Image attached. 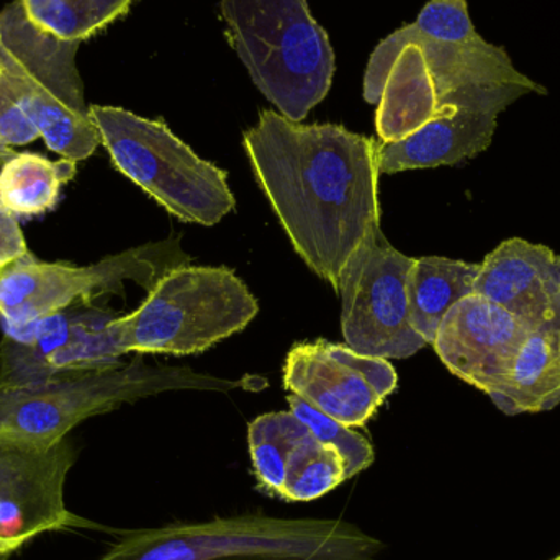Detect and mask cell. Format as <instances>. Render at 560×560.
<instances>
[{
    "instance_id": "cell-1",
    "label": "cell",
    "mask_w": 560,
    "mask_h": 560,
    "mask_svg": "<svg viewBox=\"0 0 560 560\" xmlns=\"http://www.w3.org/2000/svg\"><path fill=\"white\" fill-rule=\"evenodd\" d=\"M256 180L296 255L338 292L352 253L378 223V144L339 125L262 110L245 137Z\"/></svg>"
},
{
    "instance_id": "cell-2",
    "label": "cell",
    "mask_w": 560,
    "mask_h": 560,
    "mask_svg": "<svg viewBox=\"0 0 560 560\" xmlns=\"http://www.w3.org/2000/svg\"><path fill=\"white\" fill-rule=\"evenodd\" d=\"M384 549L342 520L249 513L124 533L97 560H378Z\"/></svg>"
},
{
    "instance_id": "cell-3",
    "label": "cell",
    "mask_w": 560,
    "mask_h": 560,
    "mask_svg": "<svg viewBox=\"0 0 560 560\" xmlns=\"http://www.w3.org/2000/svg\"><path fill=\"white\" fill-rule=\"evenodd\" d=\"M226 36L261 94L290 121L325 101L335 49L306 0H222Z\"/></svg>"
},
{
    "instance_id": "cell-4",
    "label": "cell",
    "mask_w": 560,
    "mask_h": 560,
    "mask_svg": "<svg viewBox=\"0 0 560 560\" xmlns=\"http://www.w3.org/2000/svg\"><path fill=\"white\" fill-rule=\"evenodd\" d=\"M238 387H245V382L196 374L190 369L151 368L141 361L45 384L0 385V436L56 444L89 418L161 392Z\"/></svg>"
},
{
    "instance_id": "cell-5",
    "label": "cell",
    "mask_w": 560,
    "mask_h": 560,
    "mask_svg": "<svg viewBox=\"0 0 560 560\" xmlns=\"http://www.w3.org/2000/svg\"><path fill=\"white\" fill-rule=\"evenodd\" d=\"M79 43L36 28L19 0L0 12V81L30 115L46 147L81 163L101 147L75 65Z\"/></svg>"
},
{
    "instance_id": "cell-6",
    "label": "cell",
    "mask_w": 560,
    "mask_h": 560,
    "mask_svg": "<svg viewBox=\"0 0 560 560\" xmlns=\"http://www.w3.org/2000/svg\"><path fill=\"white\" fill-rule=\"evenodd\" d=\"M89 117L114 166L180 222L213 226L235 210L226 174L164 121L108 105H89Z\"/></svg>"
},
{
    "instance_id": "cell-7",
    "label": "cell",
    "mask_w": 560,
    "mask_h": 560,
    "mask_svg": "<svg viewBox=\"0 0 560 560\" xmlns=\"http://www.w3.org/2000/svg\"><path fill=\"white\" fill-rule=\"evenodd\" d=\"M258 310L235 272L186 265L164 276L130 315L117 316L112 329L124 355L196 354L245 329Z\"/></svg>"
},
{
    "instance_id": "cell-8",
    "label": "cell",
    "mask_w": 560,
    "mask_h": 560,
    "mask_svg": "<svg viewBox=\"0 0 560 560\" xmlns=\"http://www.w3.org/2000/svg\"><path fill=\"white\" fill-rule=\"evenodd\" d=\"M189 262L177 238L137 246L89 266L38 261L30 255L0 275V325L22 328L92 305L101 296L124 293L127 280L150 293L164 276Z\"/></svg>"
},
{
    "instance_id": "cell-9",
    "label": "cell",
    "mask_w": 560,
    "mask_h": 560,
    "mask_svg": "<svg viewBox=\"0 0 560 560\" xmlns=\"http://www.w3.org/2000/svg\"><path fill=\"white\" fill-rule=\"evenodd\" d=\"M413 258L395 249L381 225L352 253L339 278L346 346L362 355L407 359L427 345L411 326L408 275Z\"/></svg>"
},
{
    "instance_id": "cell-10",
    "label": "cell",
    "mask_w": 560,
    "mask_h": 560,
    "mask_svg": "<svg viewBox=\"0 0 560 560\" xmlns=\"http://www.w3.org/2000/svg\"><path fill=\"white\" fill-rule=\"evenodd\" d=\"M78 454L69 438L35 444L0 436V560L46 533L104 529L66 505V482Z\"/></svg>"
},
{
    "instance_id": "cell-11",
    "label": "cell",
    "mask_w": 560,
    "mask_h": 560,
    "mask_svg": "<svg viewBox=\"0 0 560 560\" xmlns=\"http://www.w3.org/2000/svg\"><path fill=\"white\" fill-rule=\"evenodd\" d=\"M117 313L74 306L22 328L3 329L0 385H32L120 368Z\"/></svg>"
},
{
    "instance_id": "cell-12",
    "label": "cell",
    "mask_w": 560,
    "mask_h": 560,
    "mask_svg": "<svg viewBox=\"0 0 560 560\" xmlns=\"http://www.w3.org/2000/svg\"><path fill=\"white\" fill-rule=\"evenodd\" d=\"M528 94L546 95L548 89L528 79L453 92L444 98L436 117L417 133L397 143L378 144V171L395 174L472 160L492 144L500 114Z\"/></svg>"
},
{
    "instance_id": "cell-13",
    "label": "cell",
    "mask_w": 560,
    "mask_h": 560,
    "mask_svg": "<svg viewBox=\"0 0 560 560\" xmlns=\"http://www.w3.org/2000/svg\"><path fill=\"white\" fill-rule=\"evenodd\" d=\"M283 384L326 417L348 428H361L397 388L398 377L387 359L316 341L292 348L283 368Z\"/></svg>"
},
{
    "instance_id": "cell-14",
    "label": "cell",
    "mask_w": 560,
    "mask_h": 560,
    "mask_svg": "<svg viewBox=\"0 0 560 560\" xmlns=\"http://www.w3.org/2000/svg\"><path fill=\"white\" fill-rule=\"evenodd\" d=\"M532 329L502 306L472 293L447 312L431 346L451 374L495 400L505 394Z\"/></svg>"
},
{
    "instance_id": "cell-15",
    "label": "cell",
    "mask_w": 560,
    "mask_h": 560,
    "mask_svg": "<svg viewBox=\"0 0 560 560\" xmlns=\"http://www.w3.org/2000/svg\"><path fill=\"white\" fill-rule=\"evenodd\" d=\"M474 293L535 328L560 308V255L526 240H505L480 265Z\"/></svg>"
},
{
    "instance_id": "cell-16",
    "label": "cell",
    "mask_w": 560,
    "mask_h": 560,
    "mask_svg": "<svg viewBox=\"0 0 560 560\" xmlns=\"http://www.w3.org/2000/svg\"><path fill=\"white\" fill-rule=\"evenodd\" d=\"M505 415L541 413L560 404V308L529 331L505 394L492 400Z\"/></svg>"
},
{
    "instance_id": "cell-17",
    "label": "cell",
    "mask_w": 560,
    "mask_h": 560,
    "mask_svg": "<svg viewBox=\"0 0 560 560\" xmlns=\"http://www.w3.org/2000/svg\"><path fill=\"white\" fill-rule=\"evenodd\" d=\"M480 265L424 256L415 259L408 275V306L415 331L433 345L438 328L451 308L472 295Z\"/></svg>"
},
{
    "instance_id": "cell-18",
    "label": "cell",
    "mask_w": 560,
    "mask_h": 560,
    "mask_svg": "<svg viewBox=\"0 0 560 560\" xmlns=\"http://www.w3.org/2000/svg\"><path fill=\"white\" fill-rule=\"evenodd\" d=\"M78 174V163L61 158L48 160L38 153H16L0 167V206L15 217L51 212L62 187Z\"/></svg>"
},
{
    "instance_id": "cell-19",
    "label": "cell",
    "mask_w": 560,
    "mask_h": 560,
    "mask_svg": "<svg viewBox=\"0 0 560 560\" xmlns=\"http://www.w3.org/2000/svg\"><path fill=\"white\" fill-rule=\"evenodd\" d=\"M26 19L62 42L81 43L128 15L137 0H19Z\"/></svg>"
},
{
    "instance_id": "cell-20",
    "label": "cell",
    "mask_w": 560,
    "mask_h": 560,
    "mask_svg": "<svg viewBox=\"0 0 560 560\" xmlns=\"http://www.w3.org/2000/svg\"><path fill=\"white\" fill-rule=\"evenodd\" d=\"M345 482L348 477L341 453L308 431L287 453L278 499L290 503L313 502Z\"/></svg>"
},
{
    "instance_id": "cell-21",
    "label": "cell",
    "mask_w": 560,
    "mask_h": 560,
    "mask_svg": "<svg viewBox=\"0 0 560 560\" xmlns=\"http://www.w3.org/2000/svg\"><path fill=\"white\" fill-rule=\"evenodd\" d=\"M308 431L292 411L262 415L249 424L248 443L253 472L259 489L266 495L278 499L287 453Z\"/></svg>"
},
{
    "instance_id": "cell-22",
    "label": "cell",
    "mask_w": 560,
    "mask_h": 560,
    "mask_svg": "<svg viewBox=\"0 0 560 560\" xmlns=\"http://www.w3.org/2000/svg\"><path fill=\"white\" fill-rule=\"evenodd\" d=\"M290 411L308 428L310 433L322 441V443L335 446L341 453L346 463V477L351 480L359 476L374 463V447L369 443L368 438L362 436L352 428L345 427L339 421L326 417L322 411L306 404L302 398L290 395Z\"/></svg>"
},
{
    "instance_id": "cell-23",
    "label": "cell",
    "mask_w": 560,
    "mask_h": 560,
    "mask_svg": "<svg viewBox=\"0 0 560 560\" xmlns=\"http://www.w3.org/2000/svg\"><path fill=\"white\" fill-rule=\"evenodd\" d=\"M42 138L35 121L0 81V143L5 147H25Z\"/></svg>"
},
{
    "instance_id": "cell-24",
    "label": "cell",
    "mask_w": 560,
    "mask_h": 560,
    "mask_svg": "<svg viewBox=\"0 0 560 560\" xmlns=\"http://www.w3.org/2000/svg\"><path fill=\"white\" fill-rule=\"evenodd\" d=\"M32 255L16 217L0 206V275Z\"/></svg>"
},
{
    "instance_id": "cell-25",
    "label": "cell",
    "mask_w": 560,
    "mask_h": 560,
    "mask_svg": "<svg viewBox=\"0 0 560 560\" xmlns=\"http://www.w3.org/2000/svg\"><path fill=\"white\" fill-rule=\"evenodd\" d=\"M15 151L12 148L5 147V144L0 143V163H5L10 158L15 156Z\"/></svg>"
},
{
    "instance_id": "cell-26",
    "label": "cell",
    "mask_w": 560,
    "mask_h": 560,
    "mask_svg": "<svg viewBox=\"0 0 560 560\" xmlns=\"http://www.w3.org/2000/svg\"><path fill=\"white\" fill-rule=\"evenodd\" d=\"M555 560H560V558H558V559H555Z\"/></svg>"
}]
</instances>
